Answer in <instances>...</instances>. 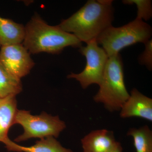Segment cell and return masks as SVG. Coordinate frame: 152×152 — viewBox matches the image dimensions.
Returning <instances> with one entry per match:
<instances>
[{
    "instance_id": "6da1fadb",
    "label": "cell",
    "mask_w": 152,
    "mask_h": 152,
    "mask_svg": "<svg viewBox=\"0 0 152 152\" xmlns=\"http://www.w3.org/2000/svg\"><path fill=\"white\" fill-rule=\"evenodd\" d=\"M111 0H89L69 18L63 20L59 26L87 43L112 26L114 10Z\"/></svg>"
},
{
    "instance_id": "7a4b0ae2",
    "label": "cell",
    "mask_w": 152,
    "mask_h": 152,
    "mask_svg": "<svg viewBox=\"0 0 152 152\" xmlns=\"http://www.w3.org/2000/svg\"><path fill=\"white\" fill-rule=\"evenodd\" d=\"M23 45L31 53H58L67 47L80 48L82 42L73 34L63 31L59 26H51L38 15L26 27Z\"/></svg>"
},
{
    "instance_id": "3957f363",
    "label": "cell",
    "mask_w": 152,
    "mask_h": 152,
    "mask_svg": "<svg viewBox=\"0 0 152 152\" xmlns=\"http://www.w3.org/2000/svg\"><path fill=\"white\" fill-rule=\"evenodd\" d=\"M99 88L93 98L109 112L120 111L130 94L126 88L124 65L120 53L109 57Z\"/></svg>"
},
{
    "instance_id": "277c9868",
    "label": "cell",
    "mask_w": 152,
    "mask_h": 152,
    "mask_svg": "<svg viewBox=\"0 0 152 152\" xmlns=\"http://www.w3.org/2000/svg\"><path fill=\"white\" fill-rule=\"evenodd\" d=\"M152 32L149 25L136 18L120 27H110L99 35L96 41L110 57L119 54L123 49L134 44H145L151 39Z\"/></svg>"
},
{
    "instance_id": "5b68a950",
    "label": "cell",
    "mask_w": 152,
    "mask_h": 152,
    "mask_svg": "<svg viewBox=\"0 0 152 152\" xmlns=\"http://www.w3.org/2000/svg\"><path fill=\"white\" fill-rule=\"evenodd\" d=\"M15 124L21 125L24 129L23 133L15 139L17 142L33 138H57L66 128L65 123L58 116H53L45 112L33 115L30 111L24 110H18L15 118Z\"/></svg>"
},
{
    "instance_id": "8992f818",
    "label": "cell",
    "mask_w": 152,
    "mask_h": 152,
    "mask_svg": "<svg viewBox=\"0 0 152 152\" xmlns=\"http://www.w3.org/2000/svg\"><path fill=\"white\" fill-rule=\"evenodd\" d=\"M86 44V46H81L79 50L86 60L85 69L80 73H72L67 76L68 78L78 81L84 89L92 84L99 85L109 58L104 50L99 46L96 40Z\"/></svg>"
},
{
    "instance_id": "52a82bcc",
    "label": "cell",
    "mask_w": 152,
    "mask_h": 152,
    "mask_svg": "<svg viewBox=\"0 0 152 152\" xmlns=\"http://www.w3.org/2000/svg\"><path fill=\"white\" fill-rule=\"evenodd\" d=\"M0 62L12 75L21 79L34 66L29 52L21 44L1 47Z\"/></svg>"
},
{
    "instance_id": "ba28073f",
    "label": "cell",
    "mask_w": 152,
    "mask_h": 152,
    "mask_svg": "<svg viewBox=\"0 0 152 152\" xmlns=\"http://www.w3.org/2000/svg\"><path fill=\"white\" fill-rule=\"evenodd\" d=\"M120 112L122 118L136 117L152 122V99L133 89Z\"/></svg>"
},
{
    "instance_id": "9c48e42d",
    "label": "cell",
    "mask_w": 152,
    "mask_h": 152,
    "mask_svg": "<svg viewBox=\"0 0 152 152\" xmlns=\"http://www.w3.org/2000/svg\"><path fill=\"white\" fill-rule=\"evenodd\" d=\"M116 142L113 132L105 129L91 131L81 140L84 152H107Z\"/></svg>"
},
{
    "instance_id": "30bf717a",
    "label": "cell",
    "mask_w": 152,
    "mask_h": 152,
    "mask_svg": "<svg viewBox=\"0 0 152 152\" xmlns=\"http://www.w3.org/2000/svg\"><path fill=\"white\" fill-rule=\"evenodd\" d=\"M18 110L15 96L0 98V142L4 143L9 139L8 133L10 128L15 124Z\"/></svg>"
},
{
    "instance_id": "8fae6325",
    "label": "cell",
    "mask_w": 152,
    "mask_h": 152,
    "mask_svg": "<svg viewBox=\"0 0 152 152\" xmlns=\"http://www.w3.org/2000/svg\"><path fill=\"white\" fill-rule=\"evenodd\" d=\"M9 151L18 152H73L66 148L53 137L41 139L31 147L19 145L10 139L4 143Z\"/></svg>"
},
{
    "instance_id": "7c38bea8",
    "label": "cell",
    "mask_w": 152,
    "mask_h": 152,
    "mask_svg": "<svg viewBox=\"0 0 152 152\" xmlns=\"http://www.w3.org/2000/svg\"><path fill=\"white\" fill-rule=\"evenodd\" d=\"M25 34V27L23 25L0 17V46L21 44Z\"/></svg>"
},
{
    "instance_id": "4fadbf2b",
    "label": "cell",
    "mask_w": 152,
    "mask_h": 152,
    "mask_svg": "<svg viewBox=\"0 0 152 152\" xmlns=\"http://www.w3.org/2000/svg\"><path fill=\"white\" fill-rule=\"evenodd\" d=\"M22 89L21 79L12 75L0 62V98L16 96Z\"/></svg>"
},
{
    "instance_id": "5bb4252c",
    "label": "cell",
    "mask_w": 152,
    "mask_h": 152,
    "mask_svg": "<svg viewBox=\"0 0 152 152\" xmlns=\"http://www.w3.org/2000/svg\"><path fill=\"white\" fill-rule=\"evenodd\" d=\"M127 135L132 138L136 152H152V132L148 125L130 128Z\"/></svg>"
},
{
    "instance_id": "9a60e30c",
    "label": "cell",
    "mask_w": 152,
    "mask_h": 152,
    "mask_svg": "<svg viewBox=\"0 0 152 152\" xmlns=\"http://www.w3.org/2000/svg\"><path fill=\"white\" fill-rule=\"evenodd\" d=\"M125 4H134L137 9L136 18L148 20L152 16V1L150 0H125L123 1Z\"/></svg>"
},
{
    "instance_id": "2e32d148",
    "label": "cell",
    "mask_w": 152,
    "mask_h": 152,
    "mask_svg": "<svg viewBox=\"0 0 152 152\" xmlns=\"http://www.w3.org/2000/svg\"><path fill=\"white\" fill-rule=\"evenodd\" d=\"M144 44L145 50L139 58V63L151 70L152 68V40L150 39Z\"/></svg>"
},
{
    "instance_id": "e0dca14e",
    "label": "cell",
    "mask_w": 152,
    "mask_h": 152,
    "mask_svg": "<svg viewBox=\"0 0 152 152\" xmlns=\"http://www.w3.org/2000/svg\"><path fill=\"white\" fill-rule=\"evenodd\" d=\"M123 148L119 142H117L108 152H122Z\"/></svg>"
}]
</instances>
